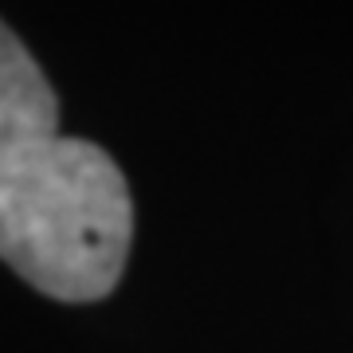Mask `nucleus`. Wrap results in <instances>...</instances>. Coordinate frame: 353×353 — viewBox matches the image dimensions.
I'll return each mask as SVG.
<instances>
[{
    "mask_svg": "<svg viewBox=\"0 0 353 353\" xmlns=\"http://www.w3.org/2000/svg\"><path fill=\"white\" fill-rule=\"evenodd\" d=\"M134 204L110 153L87 138L0 141V259L59 303H99L126 271Z\"/></svg>",
    "mask_w": 353,
    "mask_h": 353,
    "instance_id": "1",
    "label": "nucleus"
},
{
    "mask_svg": "<svg viewBox=\"0 0 353 353\" xmlns=\"http://www.w3.org/2000/svg\"><path fill=\"white\" fill-rule=\"evenodd\" d=\"M59 99L43 67L0 20V141L59 134Z\"/></svg>",
    "mask_w": 353,
    "mask_h": 353,
    "instance_id": "2",
    "label": "nucleus"
}]
</instances>
